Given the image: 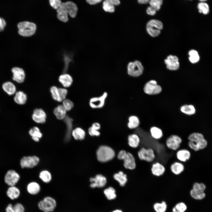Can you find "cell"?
I'll list each match as a JSON object with an SVG mask.
<instances>
[{
  "label": "cell",
  "instance_id": "4316f807",
  "mask_svg": "<svg viewBox=\"0 0 212 212\" xmlns=\"http://www.w3.org/2000/svg\"><path fill=\"white\" fill-rule=\"evenodd\" d=\"M71 134L74 139L76 140H82L85 139L86 135L85 130L79 127L73 129L72 131Z\"/></svg>",
  "mask_w": 212,
  "mask_h": 212
},
{
  "label": "cell",
  "instance_id": "ffe728a7",
  "mask_svg": "<svg viewBox=\"0 0 212 212\" xmlns=\"http://www.w3.org/2000/svg\"><path fill=\"white\" fill-rule=\"evenodd\" d=\"M176 156L179 161L184 163L190 159L191 157V153L187 149H179L176 152Z\"/></svg>",
  "mask_w": 212,
  "mask_h": 212
},
{
  "label": "cell",
  "instance_id": "7402d4cb",
  "mask_svg": "<svg viewBox=\"0 0 212 212\" xmlns=\"http://www.w3.org/2000/svg\"><path fill=\"white\" fill-rule=\"evenodd\" d=\"M207 142L204 138L197 142L189 141L188 143L189 147L195 151L204 149L207 146Z\"/></svg>",
  "mask_w": 212,
  "mask_h": 212
},
{
  "label": "cell",
  "instance_id": "94428289",
  "mask_svg": "<svg viewBox=\"0 0 212 212\" xmlns=\"http://www.w3.org/2000/svg\"><path fill=\"white\" fill-rule=\"evenodd\" d=\"M111 212H123V211L120 209H116L112 211Z\"/></svg>",
  "mask_w": 212,
  "mask_h": 212
},
{
  "label": "cell",
  "instance_id": "7a4b0ae2",
  "mask_svg": "<svg viewBox=\"0 0 212 212\" xmlns=\"http://www.w3.org/2000/svg\"><path fill=\"white\" fill-rule=\"evenodd\" d=\"M57 206V200L49 196H44L39 200L37 203V208L41 212H54Z\"/></svg>",
  "mask_w": 212,
  "mask_h": 212
},
{
  "label": "cell",
  "instance_id": "ac0fdd59",
  "mask_svg": "<svg viewBox=\"0 0 212 212\" xmlns=\"http://www.w3.org/2000/svg\"><path fill=\"white\" fill-rule=\"evenodd\" d=\"M165 169L164 165L159 162L153 163L151 170L152 174L154 176L159 177L164 173Z\"/></svg>",
  "mask_w": 212,
  "mask_h": 212
},
{
  "label": "cell",
  "instance_id": "e7e4bbea",
  "mask_svg": "<svg viewBox=\"0 0 212 212\" xmlns=\"http://www.w3.org/2000/svg\"></svg>",
  "mask_w": 212,
  "mask_h": 212
},
{
  "label": "cell",
  "instance_id": "3957f363",
  "mask_svg": "<svg viewBox=\"0 0 212 212\" xmlns=\"http://www.w3.org/2000/svg\"><path fill=\"white\" fill-rule=\"evenodd\" d=\"M96 155L99 161L105 162L111 160L114 158L115 152L110 147L106 145H102L97 149Z\"/></svg>",
  "mask_w": 212,
  "mask_h": 212
},
{
  "label": "cell",
  "instance_id": "8992f818",
  "mask_svg": "<svg viewBox=\"0 0 212 212\" xmlns=\"http://www.w3.org/2000/svg\"><path fill=\"white\" fill-rule=\"evenodd\" d=\"M137 155L140 160L149 163H153L156 157L154 150L150 148H140L138 152Z\"/></svg>",
  "mask_w": 212,
  "mask_h": 212
},
{
  "label": "cell",
  "instance_id": "5b68a950",
  "mask_svg": "<svg viewBox=\"0 0 212 212\" xmlns=\"http://www.w3.org/2000/svg\"><path fill=\"white\" fill-rule=\"evenodd\" d=\"M163 28V24L160 21L152 19L148 21L146 25V29L148 34L152 37H156L160 34Z\"/></svg>",
  "mask_w": 212,
  "mask_h": 212
},
{
  "label": "cell",
  "instance_id": "9c48e42d",
  "mask_svg": "<svg viewBox=\"0 0 212 212\" xmlns=\"http://www.w3.org/2000/svg\"><path fill=\"white\" fill-rule=\"evenodd\" d=\"M182 140L179 135L173 134L168 137L165 140L166 147L170 150L177 151L180 149Z\"/></svg>",
  "mask_w": 212,
  "mask_h": 212
},
{
  "label": "cell",
  "instance_id": "603a6c76",
  "mask_svg": "<svg viewBox=\"0 0 212 212\" xmlns=\"http://www.w3.org/2000/svg\"><path fill=\"white\" fill-rule=\"evenodd\" d=\"M128 143L129 146L136 148L140 145V140L138 135L135 133L129 135L128 136Z\"/></svg>",
  "mask_w": 212,
  "mask_h": 212
},
{
  "label": "cell",
  "instance_id": "91938a15",
  "mask_svg": "<svg viewBox=\"0 0 212 212\" xmlns=\"http://www.w3.org/2000/svg\"><path fill=\"white\" fill-rule=\"evenodd\" d=\"M150 0H138V2L141 4H146L149 3Z\"/></svg>",
  "mask_w": 212,
  "mask_h": 212
},
{
  "label": "cell",
  "instance_id": "7bdbcfd3",
  "mask_svg": "<svg viewBox=\"0 0 212 212\" xmlns=\"http://www.w3.org/2000/svg\"><path fill=\"white\" fill-rule=\"evenodd\" d=\"M148 3L150 6L158 11L161 8L163 3V0H150Z\"/></svg>",
  "mask_w": 212,
  "mask_h": 212
},
{
  "label": "cell",
  "instance_id": "f6af8a7d",
  "mask_svg": "<svg viewBox=\"0 0 212 212\" xmlns=\"http://www.w3.org/2000/svg\"><path fill=\"white\" fill-rule=\"evenodd\" d=\"M190 194L192 198L197 200L202 199L205 196V194L204 192L202 193L197 192L192 189L191 190Z\"/></svg>",
  "mask_w": 212,
  "mask_h": 212
},
{
  "label": "cell",
  "instance_id": "b9f144b4",
  "mask_svg": "<svg viewBox=\"0 0 212 212\" xmlns=\"http://www.w3.org/2000/svg\"><path fill=\"white\" fill-rule=\"evenodd\" d=\"M50 91L53 99L54 100L60 102L58 88L56 86H53L50 88Z\"/></svg>",
  "mask_w": 212,
  "mask_h": 212
},
{
  "label": "cell",
  "instance_id": "4dcf8cb0",
  "mask_svg": "<svg viewBox=\"0 0 212 212\" xmlns=\"http://www.w3.org/2000/svg\"><path fill=\"white\" fill-rule=\"evenodd\" d=\"M127 124V127L130 129H133L137 128L140 123L138 117L136 116L132 115L129 117Z\"/></svg>",
  "mask_w": 212,
  "mask_h": 212
},
{
  "label": "cell",
  "instance_id": "c3c4849f",
  "mask_svg": "<svg viewBox=\"0 0 212 212\" xmlns=\"http://www.w3.org/2000/svg\"><path fill=\"white\" fill-rule=\"evenodd\" d=\"M14 212H25V209L24 206L21 203H18L13 206Z\"/></svg>",
  "mask_w": 212,
  "mask_h": 212
},
{
  "label": "cell",
  "instance_id": "30bf717a",
  "mask_svg": "<svg viewBox=\"0 0 212 212\" xmlns=\"http://www.w3.org/2000/svg\"><path fill=\"white\" fill-rule=\"evenodd\" d=\"M143 90L146 94L151 95H155L160 93L162 90L161 87L157 84V81L151 80L145 84Z\"/></svg>",
  "mask_w": 212,
  "mask_h": 212
},
{
  "label": "cell",
  "instance_id": "f1b7e54d",
  "mask_svg": "<svg viewBox=\"0 0 212 212\" xmlns=\"http://www.w3.org/2000/svg\"><path fill=\"white\" fill-rule=\"evenodd\" d=\"M20 193L19 189L15 186H9L6 191L7 196L12 200L18 198Z\"/></svg>",
  "mask_w": 212,
  "mask_h": 212
},
{
  "label": "cell",
  "instance_id": "bcb514c9",
  "mask_svg": "<svg viewBox=\"0 0 212 212\" xmlns=\"http://www.w3.org/2000/svg\"><path fill=\"white\" fill-rule=\"evenodd\" d=\"M62 105L67 111H70L74 106L73 102L68 99L64 100L62 102Z\"/></svg>",
  "mask_w": 212,
  "mask_h": 212
},
{
  "label": "cell",
  "instance_id": "db71d44e",
  "mask_svg": "<svg viewBox=\"0 0 212 212\" xmlns=\"http://www.w3.org/2000/svg\"><path fill=\"white\" fill-rule=\"evenodd\" d=\"M6 24V23L5 20L3 18L0 17V32L4 30Z\"/></svg>",
  "mask_w": 212,
  "mask_h": 212
},
{
  "label": "cell",
  "instance_id": "8d00e7d4",
  "mask_svg": "<svg viewBox=\"0 0 212 212\" xmlns=\"http://www.w3.org/2000/svg\"><path fill=\"white\" fill-rule=\"evenodd\" d=\"M104 193L107 198L109 200H114L117 197L115 190L111 187L105 189L104 191Z\"/></svg>",
  "mask_w": 212,
  "mask_h": 212
},
{
  "label": "cell",
  "instance_id": "7c38bea8",
  "mask_svg": "<svg viewBox=\"0 0 212 212\" xmlns=\"http://www.w3.org/2000/svg\"><path fill=\"white\" fill-rule=\"evenodd\" d=\"M20 178V175L16 171L9 170L5 174L4 180L5 183L9 186H14L18 182Z\"/></svg>",
  "mask_w": 212,
  "mask_h": 212
},
{
  "label": "cell",
  "instance_id": "be15d7a7",
  "mask_svg": "<svg viewBox=\"0 0 212 212\" xmlns=\"http://www.w3.org/2000/svg\"><path fill=\"white\" fill-rule=\"evenodd\" d=\"M200 2H206L207 0H198Z\"/></svg>",
  "mask_w": 212,
  "mask_h": 212
},
{
  "label": "cell",
  "instance_id": "681fc988",
  "mask_svg": "<svg viewBox=\"0 0 212 212\" xmlns=\"http://www.w3.org/2000/svg\"><path fill=\"white\" fill-rule=\"evenodd\" d=\"M50 5L54 9H57L61 5L62 2L60 0H49Z\"/></svg>",
  "mask_w": 212,
  "mask_h": 212
},
{
  "label": "cell",
  "instance_id": "83f0119b",
  "mask_svg": "<svg viewBox=\"0 0 212 212\" xmlns=\"http://www.w3.org/2000/svg\"><path fill=\"white\" fill-rule=\"evenodd\" d=\"M27 95L23 91H19L16 92L14 98V101L19 105L24 104L27 101Z\"/></svg>",
  "mask_w": 212,
  "mask_h": 212
},
{
  "label": "cell",
  "instance_id": "1f68e13d",
  "mask_svg": "<svg viewBox=\"0 0 212 212\" xmlns=\"http://www.w3.org/2000/svg\"><path fill=\"white\" fill-rule=\"evenodd\" d=\"M29 133L32 137V139L36 142H39V139L42 136V133L37 127H34L31 128L29 131Z\"/></svg>",
  "mask_w": 212,
  "mask_h": 212
},
{
  "label": "cell",
  "instance_id": "836d02e7",
  "mask_svg": "<svg viewBox=\"0 0 212 212\" xmlns=\"http://www.w3.org/2000/svg\"><path fill=\"white\" fill-rule=\"evenodd\" d=\"M151 137L154 139L158 140L163 136V132L160 128L155 126L152 127L150 129Z\"/></svg>",
  "mask_w": 212,
  "mask_h": 212
},
{
  "label": "cell",
  "instance_id": "5bb4252c",
  "mask_svg": "<svg viewBox=\"0 0 212 212\" xmlns=\"http://www.w3.org/2000/svg\"><path fill=\"white\" fill-rule=\"evenodd\" d=\"M90 180L91 183L90 186L92 188L103 187L107 183L106 178L101 174H98L94 178H90Z\"/></svg>",
  "mask_w": 212,
  "mask_h": 212
},
{
  "label": "cell",
  "instance_id": "f5cc1de1",
  "mask_svg": "<svg viewBox=\"0 0 212 212\" xmlns=\"http://www.w3.org/2000/svg\"><path fill=\"white\" fill-rule=\"evenodd\" d=\"M157 11L152 7L149 6L147 8L146 12L150 16L155 15Z\"/></svg>",
  "mask_w": 212,
  "mask_h": 212
},
{
  "label": "cell",
  "instance_id": "9f6ffc18",
  "mask_svg": "<svg viewBox=\"0 0 212 212\" xmlns=\"http://www.w3.org/2000/svg\"><path fill=\"white\" fill-rule=\"evenodd\" d=\"M127 152L124 150H122L120 151L117 155L118 158L120 160H122L123 157L126 154Z\"/></svg>",
  "mask_w": 212,
  "mask_h": 212
},
{
  "label": "cell",
  "instance_id": "ee69618b",
  "mask_svg": "<svg viewBox=\"0 0 212 212\" xmlns=\"http://www.w3.org/2000/svg\"><path fill=\"white\" fill-rule=\"evenodd\" d=\"M205 188L206 186L204 184L195 183L193 185L192 189L197 192L202 193L204 192Z\"/></svg>",
  "mask_w": 212,
  "mask_h": 212
},
{
  "label": "cell",
  "instance_id": "277c9868",
  "mask_svg": "<svg viewBox=\"0 0 212 212\" xmlns=\"http://www.w3.org/2000/svg\"><path fill=\"white\" fill-rule=\"evenodd\" d=\"M19 34L24 37H29L33 35L36 30V24L32 22L23 21L17 24Z\"/></svg>",
  "mask_w": 212,
  "mask_h": 212
},
{
  "label": "cell",
  "instance_id": "f546056e",
  "mask_svg": "<svg viewBox=\"0 0 212 212\" xmlns=\"http://www.w3.org/2000/svg\"><path fill=\"white\" fill-rule=\"evenodd\" d=\"M59 81L65 87H68L72 83L73 80L72 77L68 74H65L60 75L59 79Z\"/></svg>",
  "mask_w": 212,
  "mask_h": 212
},
{
  "label": "cell",
  "instance_id": "816d5d0a",
  "mask_svg": "<svg viewBox=\"0 0 212 212\" xmlns=\"http://www.w3.org/2000/svg\"><path fill=\"white\" fill-rule=\"evenodd\" d=\"M88 131L89 135L92 136H99L100 135V133L99 130L94 129L91 126L89 127Z\"/></svg>",
  "mask_w": 212,
  "mask_h": 212
},
{
  "label": "cell",
  "instance_id": "e575fe53",
  "mask_svg": "<svg viewBox=\"0 0 212 212\" xmlns=\"http://www.w3.org/2000/svg\"><path fill=\"white\" fill-rule=\"evenodd\" d=\"M181 111L188 115H191L195 114L196 109L194 106L192 105H185L180 108Z\"/></svg>",
  "mask_w": 212,
  "mask_h": 212
},
{
  "label": "cell",
  "instance_id": "ab89813d",
  "mask_svg": "<svg viewBox=\"0 0 212 212\" xmlns=\"http://www.w3.org/2000/svg\"><path fill=\"white\" fill-rule=\"evenodd\" d=\"M153 208L156 212H165L167 208V205L165 201L156 203L153 205Z\"/></svg>",
  "mask_w": 212,
  "mask_h": 212
},
{
  "label": "cell",
  "instance_id": "9a60e30c",
  "mask_svg": "<svg viewBox=\"0 0 212 212\" xmlns=\"http://www.w3.org/2000/svg\"><path fill=\"white\" fill-rule=\"evenodd\" d=\"M122 160L124 161V165L126 169L133 170L136 168L135 159L131 153L127 152Z\"/></svg>",
  "mask_w": 212,
  "mask_h": 212
},
{
  "label": "cell",
  "instance_id": "6125c7cd",
  "mask_svg": "<svg viewBox=\"0 0 212 212\" xmlns=\"http://www.w3.org/2000/svg\"><path fill=\"white\" fill-rule=\"evenodd\" d=\"M172 211L173 212H179L175 207L173 208Z\"/></svg>",
  "mask_w": 212,
  "mask_h": 212
},
{
  "label": "cell",
  "instance_id": "680465c9",
  "mask_svg": "<svg viewBox=\"0 0 212 212\" xmlns=\"http://www.w3.org/2000/svg\"><path fill=\"white\" fill-rule=\"evenodd\" d=\"M102 0H86L87 2L90 5H94L100 3Z\"/></svg>",
  "mask_w": 212,
  "mask_h": 212
},
{
  "label": "cell",
  "instance_id": "d590c367",
  "mask_svg": "<svg viewBox=\"0 0 212 212\" xmlns=\"http://www.w3.org/2000/svg\"><path fill=\"white\" fill-rule=\"evenodd\" d=\"M197 7L200 13L207 15L210 12L209 6L206 2H200L197 4Z\"/></svg>",
  "mask_w": 212,
  "mask_h": 212
},
{
  "label": "cell",
  "instance_id": "2e32d148",
  "mask_svg": "<svg viewBox=\"0 0 212 212\" xmlns=\"http://www.w3.org/2000/svg\"><path fill=\"white\" fill-rule=\"evenodd\" d=\"M46 114L42 109L36 108L34 110L32 118L35 122L43 124L46 122Z\"/></svg>",
  "mask_w": 212,
  "mask_h": 212
},
{
  "label": "cell",
  "instance_id": "d6a6232c",
  "mask_svg": "<svg viewBox=\"0 0 212 212\" xmlns=\"http://www.w3.org/2000/svg\"><path fill=\"white\" fill-rule=\"evenodd\" d=\"M114 179L119 183L121 186H124L127 181V176L123 172L120 171L113 175Z\"/></svg>",
  "mask_w": 212,
  "mask_h": 212
},
{
  "label": "cell",
  "instance_id": "d4e9b609",
  "mask_svg": "<svg viewBox=\"0 0 212 212\" xmlns=\"http://www.w3.org/2000/svg\"><path fill=\"white\" fill-rule=\"evenodd\" d=\"M3 90L9 95L15 94L16 92V88L15 85L11 82H5L2 85Z\"/></svg>",
  "mask_w": 212,
  "mask_h": 212
},
{
  "label": "cell",
  "instance_id": "60d3db41",
  "mask_svg": "<svg viewBox=\"0 0 212 212\" xmlns=\"http://www.w3.org/2000/svg\"><path fill=\"white\" fill-rule=\"evenodd\" d=\"M204 138L203 134L198 132L191 133L188 137V139L189 141L194 142H198Z\"/></svg>",
  "mask_w": 212,
  "mask_h": 212
},
{
  "label": "cell",
  "instance_id": "ba28073f",
  "mask_svg": "<svg viewBox=\"0 0 212 212\" xmlns=\"http://www.w3.org/2000/svg\"><path fill=\"white\" fill-rule=\"evenodd\" d=\"M108 95V93L105 91L99 96L91 97L89 101L90 107L93 109H99L103 108L105 105Z\"/></svg>",
  "mask_w": 212,
  "mask_h": 212
},
{
  "label": "cell",
  "instance_id": "6da1fadb",
  "mask_svg": "<svg viewBox=\"0 0 212 212\" xmlns=\"http://www.w3.org/2000/svg\"><path fill=\"white\" fill-rule=\"evenodd\" d=\"M77 10L76 5L72 2L62 3L57 10V18L60 21L66 22L68 20V14L72 18H74L77 15Z\"/></svg>",
  "mask_w": 212,
  "mask_h": 212
},
{
  "label": "cell",
  "instance_id": "d6986e66",
  "mask_svg": "<svg viewBox=\"0 0 212 212\" xmlns=\"http://www.w3.org/2000/svg\"><path fill=\"white\" fill-rule=\"evenodd\" d=\"M120 4L119 0H105L103 3V9L106 12H113L115 11V6Z\"/></svg>",
  "mask_w": 212,
  "mask_h": 212
},
{
  "label": "cell",
  "instance_id": "11a10c76",
  "mask_svg": "<svg viewBox=\"0 0 212 212\" xmlns=\"http://www.w3.org/2000/svg\"><path fill=\"white\" fill-rule=\"evenodd\" d=\"M91 126L94 129L98 130L100 129L101 127L100 124L97 122H93Z\"/></svg>",
  "mask_w": 212,
  "mask_h": 212
},
{
  "label": "cell",
  "instance_id": "6f0895ef",
  "mask_svg": "<svg viewBox=\"0 0 212 212\" xmlns=\"http://www.w3.org/2000/svg\"><path fill=\"white\" fill-rule=\"evenodd\" d=\"M6 212H14L13 206L11 204L8 205L6 208Z\"/></svg>",
  "mask_w": 212,
  "mask_h": 212
},
{
  "label": "cell",
  "instance_id": "e0dca14e",
  "mask_svg": "<svg viewBox=\"0 0 212 212\" xmlns=\"http://www.w3.org/2000/svg\"><path fill=\"white\" fill-rule=\"evenodd\" d=\"M11 72L13 73L12 79L13 80L19 83L24 82L25 74L23 69L18 67H14L12 68Z\"/></svg>",
  "mask_w": 212,
  "mask_h": 212
},
{
  "label": "cell",
  "instance_id": "44dd1931",
  "mask_svg": "<svg viewBox=\"0 0 212 212\" xmlns=\"http://www.w3.org/2000/svg\"><path fill=\"white\" fill-rule=\"evenodd\" d=\"M41 190L40 185L37 182L32 181L29 183L26 186V191L31 196H36L39 193Z\"/></svg>",
  "mask_w": 212,
  "mask_h": 212
},
{
  "label": "cell",
  "instance_id": "7dc6e473",
  "mask_svg": "<svg viewBox=\"0 0 212 212\" xmlns=\"http://www.w3.org/2000/svg\"><path fill=\"white\" fill-rule=\"evenodd\" d=\"M59 94L60 102H63L66 99L68 93L67 90L65 88H58Z\"/></svg>",
  "mask_w": 212,
  "mask_h": 212
},
{
  "label": "cell",
  "instance_id": "f907efd6",
  "mask_svg": "<svg viewBox=\"0 0 212 212\" xmlns=\"http://www.w3.org/2000/svg\"><path fill=\"white\" fill-rule=\"evenodd\" d=\"M175 207L179 212H185L187 208L186 205L181 202L177 203Z\"/></svg>",
  "mask_w": 212,
  "mask_h": 212
},
{
  "label": "cell",
  "instance_id": "484cf974",
  "mask_svg": "<svg viewBox=\"0 0 212 212\" xmlns=\"http://www.w3.org/2000/svg\"><path fill=\"white\" fill-rule=\"evenodd\" d=\"M67 111L62 104L59 105L55 107L54 110L53 112L58 120H62L65 117Z\"/></svg>",
  "mask_w": 212,
  "mask_h": 212
},
{
  "label": "cell",
  "instance_id": "8fae6325",
  "mask_svg": "<svg viewBox=\"0 0 212 212\" xmlns=\"http://www.w3.org/2000/svg\"><path fill=\"white\" fill-rule=\"evenodd\" d=\"M39 161V158L37 156H24L20 160V164L22 168H32L38 165Z\"/></svg>",
  "mask_w": 212,
  "mask_h": 212
},
{
  "label": "cell",
  "instance_id": "f35d334b",
  "mask_svg": "<svg viewBox=\"0 0 212 212\" xmlns=\"http://www.w3.org/2000/svg\"><path fill=\"white\" fill-rule=\"evenodd\" d=\"M189 59L192 63L197 62L200 59V57L197 51L194 49H191L188 52Z\"/></svg>",
  "mask_w": 212,
  "mask_h": 212
},
{
  "label": "cell",
  "instance_id": "52a82bcc",
  "mask_svg": "<svg viewBox=\"0 0 212 212\" xmlns=\"http://www.w3.org/2000/svg\"><path fill=\"white\" fill-rule=\"evenodd\" d=\"M144 68L141 63L138 60L130 62L127 66V73L130 76L137 77L142 74Z\"/></svg>",
  "mask_w": 212,
  "mask_h": 212
},
{
  "label": "cell",
  "instance_id": "4fadbf2b",
  "mask_svg": "<svg viewBox=\"0 0 212 212\" xmlns=\"http://www.w3.org/2000/svg\"><path fill=\"white\" fill-rule=\"evenodd\" d=\"M167 68L170 70H176L179 68L180 63L178 57L175 55H170L164 60Z\"/></svg>",
  "mask_w": 212,
  "mask_h": 212
},
{
  "label": "cell",
  "instance_id": "cb8c5ba5",
  "mask_svg": "<svg viewBox=\"0 0 212 212\" xmlns=\"http://www.w3.org/2000/svg\"><path fill=\"white\" fill-rule=\"evenodd\" d=\"M171 172L174 174L179 175L184 170V166L183 163L179 161H175L172 163L170 167Z\"/></svg>",
  "mask_w": 212,
  "mask_h": 212
},
{
  "label": "cell",
  "instance_id": "74e56055",
  "mask_svg": "<svg viewBox=\"0 0 212 212\" xmlns=\"http://www.w3.org/2000/svg\"><path fill=\"white\" fill-rule=\"evenodd\" d=\"M39 177L43 182L46 183H49L52 179L51 173L47 170L41 171L39 174Z\"/></svg>",
  "mask_w": 212,
  "mask_h": 212
}]
</instances>
